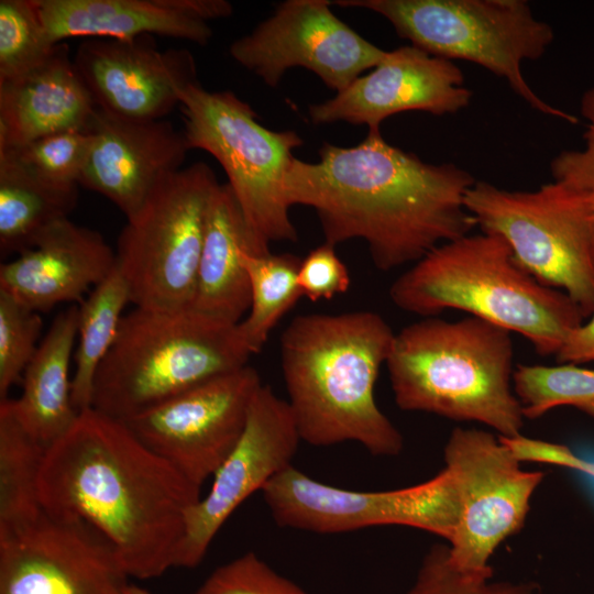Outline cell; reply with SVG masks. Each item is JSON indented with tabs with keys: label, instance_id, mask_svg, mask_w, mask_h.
I'll list each match as a JSON object with an SVG mask.
<instances>
[{
	"label": "cell",
	"instance_id": "cell-14",
	"mask_svg": "<svg viewBox=\"0 0 594 594\" xmlns=\"http://www.w3.org/2000/svg\"><path fill=\"white\" fill-rule=\"evenodd\" d=\"M262 385L256 370L248 364L123 422L148 449L201 488L241 438Z\"/></svg>",
	"mask_w": 594,
	"mask_h": 594
},
{
	"label": "cell",
	"instance_id": "cell-26",
	"mask_svg": "<svg viewBox=\"0 0 594 594\" xmlns=\"http://www.w3.org/2000/svg\"><path fill=\"white\" fill-rule=\"evenodd\" d=\"M128 302H131L129 285L116 264L109 276L78 306L72 397L79 413L91 407L96 373L114 343Z\"/></svg>",
	"mask_w": 594,
	"mask_h": 594
},
{
	"label": "cell",
	"instance_id": "cell-29",
	"mask_svg": "<svg viewBox=\"0 0 594 594\" xmlns=\"http://www.w3.org/2000/svg\"><path fill=\"white\" fill-rule=\"evenodd\" d=\"M513 388L525 418H539L559 406L574 407L594 418V369L574 363L519 364Z\"/></svg>",
	"mask_w": 594,
	"mask_h": 594
},
{
	"label": "cell",
	"instance_id": "cell-11",
	"mask_svg": "<svg viewBox=\"0 0 594 594\" xmlns=\"http://www.w3.org/2000/svg\"><path fill=\"white\" fill-rule=\"evenodd\" d=\"M262 494L279 527L317 534L396 525L450 541L460 517L455 480L446 468L414 486L365 492L328 485L290 465Z\"/></svg>",
	"mask_w": 594,
	"mask_h": 594
},
{
	"label": "cell",
	"instance_id": "cell-25",
	"mask_svg": "<svg viewBox=\"0 0 594 594\" xmlns=\"http://www.w3.org/2000/svg\"><path fill=\"white\" fill-rule=\"evenodd\" d=\"M77 199V187L51 186L0 162L1 254L18 255L31 248L47 229L68 218Z\"/></svg>",
	"mask_w": 594,
	"mask_h": 594
},
{
	"label": "cell",
	"instance_id": "cell-18",
	"mask_svg": "<svg viewBox=\"0 0 594 594\" xmlns=\"http://www.w3.org/2000/svg\"><path fill=\"white\" fill-rule=\"evenodd\" d=\"M472 95L453 61L405 45L387 52L371 73L331 99L311 105L309 117L315 124L343 121L380 131L384 120L400 112L457 113L469 106Z\"/></svg>",
	"mask_w": 594,
	"mask_h": 594
},
{
	"label": "cell",
	"instance_id": "cell-2",
	"mask_svg": "<svg viewBox=\"0 0 594 594\" xmlns=\"http://www.w3.org/2000/svg\"><path fill=\"white\" fill-rule=\"evenodd\" d=\"M38 496L45 509L98 529L139 580L175 568L187 514L202 497L123 421L91 407L46 449Z\"/></svg>",
	"mask_w": 594,
	"mask_h": 594
},
{
	"label": "cell",
	"instance_id": "cell-17",
	"mask_svg": "<svg viewBox=\"0 0 594 594\" xmlns=\"http://www.w3.org/2000/svg\"><path fill=\"white\" fill-rule=\"evenodd\" d=\"M73 59L97 109L128 120H164L199 82L193 54L162 51L153 35L84 38Z\"/></svg>",
	"mask_w": 594,
	"mask_h": 594
},
{
	"label": "cell",
	"instance_id": "cell-16",
	"mask_svg": "<svg viewBox=\"0 0 594 594\" xmlns=\"http://www.w3.org/2000/svg\"><path fill=\"white\" fill-rule=\"evenodd\" d=\"M301 441L287 400L271 386L257 391L244 431L213 474L210 491L193 506L175 568H195L237 508L292 465Z\"/></svg>",
	"mask_w": 594,
	"mask_h": 594
},
{
	"label": "cell",
	"instance_id": "cell-32",
	"mask_svg": "<svg viewBox=\"0 0 594 594\" xmlns=\"http://www.w3.org/2000/svg\"><path fill=\"white\" fill-rule=\"evenodd\" d=\"M42 328L38 312L0 290V399L21 383L37 351Z\"/></svg>",
	"mask_w": 594,
	"mask_h": 594
},
{
	"label": "cell",
	"instance_id": "cell-10",
	"mask_svg": "<svg viewBox=\"0 0 594 594\" xmlns=\"http://www.w3.org/2000/svg\"><path fill=\"white\" fill-rule=\"evenodd\" d=\"M179 108L189 148L204 150L219 162L255 235L268 245L297 241L284 180L301 138L263 127L235 94L209 91L199 82L182 92Z\"/></svg>",
	"mask_w": 594,
	"mask_h": 594
},
{
	"label": "cell",
	"instance_id": "cell-36",
	"mask_svg": "<svg viewBox=\"0 0 594 594\" xmlns=\"http://www.w3.org/2000/svg\"><path fill=\"white\" fill-rule=\"evenodd\" d=\"M334 248L324 242L311 250L300 262L298 286L302 296L311 301L331 299L350 288L349 270L337 255Z\"/></svg>",
	"mask_w": 594,
	"mask_h": 594
},
{
	"label": "cell",
	"instance_id": "cell-27",
	"mask_svg": "<svg viewBox=\"0 0 594 594\" xmlns=\"http://www.w3.org/2000/svg\"><path fill=\"white\" fill-rule=\"evenodd\" d=\"M45 451L20 422L12 399H0V529L41 510L38 480Z\"/></svg>",
	"mask_w": 594,
	"mask_h": 594
},
{
	"label": "cell",
	"instance_id": "cell-24",
	"mask_svg": "<svg viewBox=\"0 0 594 594\" xmlns=\"http://www.w3.org/2000/svg\"><path fill=\"white\" fill-rule=\"evenodd\" d=\"M78 306L53 320L22 376L21 395L12 399L16 417L46 449L75 422L79 411L72 397L69 367L78 330Z\"/></svg>",
	"mask_w": 594,
	"mask_h": 594
},
{
	"label": "cell",
	"instance_id": "cell-33",
	"mask_svg": "<svg viewBox=\"0 0 594 594\" xmlns=\"http://www.w3.org/2000/svg\"><path fill=\"white\" fill-rule=\"evenodd\" d=\"M406 594H541L536 582L494 581L458 571L450 562L449 548L435 544L425 554Z\"/></svg>",
	"mask_w": 594,
	"mask_h": 594
},
{
	"label": "cell",
	"instance_id": "cell-40",
	"mask_svg": "<svg viewBox=\"0 0 594 594\" xmlns=\"http://www.w3.org/2000/svg\"><path fill=\"white\" fill-rule=\"evenodd\" d=\"M585 474L591 475V476L594 477V464L593 463H588L587 469L585 471Z\"/></svg>",
	"mask_w": 594,
	"mask_h": 594
},
{
	"label": "cell",
	"instance_id": "cell-3",
	"mask_svg": "<svg viewBox=\"0 0 594 594\" xmlns=\"http://www.w3.org/2000/svg\"><path fill=\"white\" fill-rule=\"evenodd\" d=\"M395 332L373 311L297 316L280 337L287 403L302 441L356 442L396 457L404 438L378 408L374 387Z\"/></svg>",
	"mask_w": 594,
	"mask_h": 594
},
{
	"label": "cell",
	"instance_id": "cell-6",
	"mask_svg": "<svg viewBox=\"0 0 594 594\" xmlns=\"http://www.w3.org/2000/svg\"><path fill=\"white\" fill-rule=\"evenodd\" d=\"M238 324L194 309L135 307L96 373L91 408L125 421L211 377L248 365Z\"/></svg>",
	"mask_w": 594,
	"mask_h": 594
},
{
	"label": "cell",
	"instance_id": "cell-19",
	"mask_svg": "<svg viewBox=\"0 0 594 594\" xmlns=\"http://www.w3.org/2000/svg\"><path fill=\"white\" fill-rule=\"evenodd\" d=\"M79 185L112 201L129 219L166 175L182 168L190 150L167 120L134 121L97 109Z\"/></svg>",
	"mask_w": 594,
	"mask_h": 594
},
{
	"label": "cell",
	"instance_id": "cell-15",
	"mask_svg": "<svg viewBox=\"0 0 594 594\" xmlns=\"http://www.w3.org/2000/svg\"><path fill=\"white\" fill-rule=\"evenodd\" d=\"M327 0H287L248 35L233 41L231 57L267 86L302 67L338 92L387 55L348 26Z\"/></svg>",
	"mask_w": 594,
	"mask_h": 594
},
{
	"label": "cell",
	"instance_id": "cell-21",
	"mask_svg": "<svg viewBox=\"0 0 594 594\" xmlns=\"http://www.w3.org/2000/svg\"><path fill=\"white\" fill-rule=\"evenodd\" d=\"M54 44L72 37L161 35L206 45L209 21L232 13L224 0H35Z\"/></svg>",
	"mask_w": 594,
	"mask_h": 594
},
{
	"label": "cell",
	"instance_id": "cell-20",
	"mask_svg": "<svg viewBox=\"0 0 594 594\" xmlns=\"http://www.w3.org/2000/svg\"><path fill=\"white\" fill-rule=\"evenodd\" d=\"M116 252L97 231L68 218L0 265V290L36 312L63 302H81L116 267Z\"/></svg>",
	"mask_w": 594,
	"mask_h": 594
},
{
	"label": "cell",
	"instance_id": "cell-34",
	"mask_svg": "<svg viewBox=\"0 0 594 594\" xmlns=\"http://www.w3.org/2000/svg\"><path fill=\"white\" fill-rule=\"evenodd\" d=\"M193 594H308L249 551L215 569Z\"/></svg>",
	"mask_w": 594,
	"mask_h": 594
},
{
	"label": "cell",
	"instance_id": "cell-12",
	"mask_svg": "<svg viewBox=\"0 0 594 594\" xmlns=\"http://www.w3.org/2000/svg\"><path fill=\"white\" fill-rule=\"evenodd\" d=\"M444 462L458 487L460 517L449 541V559L460 572L493 576L490 559L525 525L542 471H526L499 438L457 427L444 447Z\"/></svg>",
	"mask_w": 594,
	"mask_h": 594
},
{
	"label": "cell",
	"instance_id": "cell-31",
	"mask_svg": "<svg viewBox=\"0 0 594 594\" xmlns=\"http://www.w3.org/2000/svg\"><path fill=\"white\" fill-rule=\"evenodd\" d=\"M55 46L35 0H0V79L31 69Z\"/></svg>",
	"mask_w": 594,
	"mask_h": 594
},
{
	"label": "cell",
	"instance_id": "cell-7",
	"mask_svg": "<svg viewBox=\"0 0 594 594\" xmlns=\"http://www.w3.org/2000/svg\"><path fill=\"white\" fill-rule=\"evenodd\" d=\"M384 16L402 38L444 59L475 63L503 78L531 109L576 124L529 86L526 61L542 57L554 40L550 24L535 18L525 0H338Z\"/></svg>",
	"mask_w": 594,
	"mask_h": 594
},
{
	"label": "cell",
	"instance_id": "cell-39",
	"mask_svg": "<svg viewBox=\"0 0 594 594\" xmlns=\"http://www.w3.org/2000/svg\"><path fill=\"white\" fill-rule=\"evenodd\" d=\"M591 246H592V253L594 256V207H593L592 221H591Z\"/></svg>",
	"mask_w": 594,
	"mask_h": 594
},
{
	"label": "cell",
	"instance_id": "cell-30",
	"mask_svg": "<svg viewBox=\"0 0 594 594\" xmlns=\"http://www.w3.org/2000/svg\"><path fill=\"white\" fill-rule=\"evenodd\" d=\"M88 131H65L0 150V162L51 186L79 185L91 145Z\"/></svg>",
	"mask_w": 594,
	"mask_h": 594
},
{
	"label": "cell",
	"instance_id": "cell-37",
	"mask_svg": "<svg viewBox=\"0 0 594 594\" xmlns=\"http://www.w3.org/2000/svg\"><path fill=\"white\" fill-rule=\"evenodd\" d=\"M556 358L559 363L594 362V309L587 321L571 331Z\"/></svg>",
	"mask_w": 594,
	"mask_h": 594
},
{
	"label": "cell",
	"instance_id": "cell-38",
	"mask_svg": "<svg viewBox=\"0 0 594 594\" xmlns=\"http://www.w3.org/2000/svg\"><path fill=\"white\" fill-rule=\"evenodd\" d=\"M128 592H129V594H152L147 590H145L144 587H141V586H138V585H134V584L130 585Z\"/></svg>",
	"mask_w": 594,
	"mask_h": 594
},
{
	"label": "cell",
	"instance_id": "cell-5",
	"mask_svg": "<svg viewBox=\"0 0 594 594\" xmlns=\"http://www.w3.org/2000/svg\"><path fill=\"white\" fill-rule=\"evenodd\" d=\"M512 332L466 316L426 317L395 332L386 361L396 405L454 421H475L501 437L521 435L513 388Z\"/></svg>",
	"mask_w": 594,
	"mask_h": 594
},
{
	"label": "cell",
	"instance_id": "cell-35",
	"mask_svg": "<svg viewBox=\"0 0 594 594\" xmlns=\"http://www.w3.org/2000/svg\"><path fill=\"white\" fill-rule=\"evenodd\" d=\"M580 112L586 120L584 147L560 152L550 163L553 182L582 193H594V87L580 99Z\"/></svg>",
	"mask_w": 594,
	"mask_h": 594
},
{
	"label": "cell",
	"instance_id": "cell-4",
	"mask_svg": "<svg viewBox=\"0 0 594 594\" xmlns=\"http://www.w3.org/2000/svg\"><path fill=\"white\" fill-rule=\"evenodd\" d=\"M389 297L399 309L424 318L465 311L521 334L542 356H556L585 319L564 292L537 280L503 238L486 232L431 250L394 280Z\"/></svg>",
	"mask_w": 594,
	"mask_h": 594
},
{
	"label": "cell",
	"instance_id": "cell-8",
	"mask_svg": "<svg viewBox=\"0 0 594 594\" xmlns=\"http://www.w3.org/2000/svg\"><path fill=\"white\" fill-rule=\"evenodd\" d=\"M465 208L482 232L509 245L516 262L540 283L564 292L587 318L594 309L591 221L594 193L551 182L507 190L476 180Z\"/></svg>",
	"mask_w": 594,
	"mask_h": 594
},
{
	"label": "cell",
	"instance_id": "cell-23",
	"mask_svg": "<svg viewBox=\"0 0 594 594\" xmlns=\"http://www.w3.org/2000/svg\"><path fill=\"white\" fill-rule=\"evenodd\" d=\"M243 250L271 252L249 227L231 187L219 185L208 208L191 309L231 324L242 320L251 305Z\"/></svg>",
	"mask_w": 594,
	"mask_h": 594
},
{
	"label": "cell",
	"instance_id": "cell-13",
	"mask_svg": "<svg viewBox=\"0 0 594 594\" xmlns=\"http://www.w3.org/2000/svg\"><path fill=\"white\" fill-rule=\"evenodd\" d=\"M112 543L86 520L41 510L0 529V594H129Z\"/></svg>",
	"mask_w": 594,
	"mask_h": 594
},
{
	"label": "cell",
	"instance_id": "cell-22",
	"mask_svg": "<svg viewBox=\"0 0 594 594\" xmlns=\"http://www.w3.org/2000/svg\"><path fill=\"white\" fill-rule=\"evenodd\" d=\"M97 111L69 47L56 44L40 64L0 79V150L65 131H87Z\"/></svg>",
	"mask_w": 594,
	"mask_h": 594
},
{
	"label": "cell",
	"instance_id": "cell-28",
	"mask_svg": "<svg viewBox=\"0 0 594 594\" xmlns=\"http://www.w3.org/2000/svg\"><path fill=\"white\" fill-rule=\"evenodd\" d=\"M300 262L288 253L258 255L242 251L251 305L238 328L252 354L262 350L277 322L302 297L297 280Z\"/></svg>",
	"mask_w": 594,
	"mask_h": 594
},
{
	"label": "cell",
	"instance_id": "cell-9",
	"mask_svg": "<svg viewBox=\"0 0 594 594\" xmlns=\"http://www.w3.org/2000/svg\"><path fill=\"white\" fill-rule=\"evenodd\" d=\"M219 185L212 168L196 162L163 177L141 209L127 219L116 261L135 307L191 308L208 208Z\"/></svg>",
	"mask_w": 594,
	"mask_h": 594
},
{
	"label": "cell",
	"instance_id": "cell-1",
	"mask_svg": "<svg viewBox=\"0 0 594 594\" xmlns=\"http://www.w3.org/2000/svg\"><path fill=\"white\" fill-rule=\"evenodd\" d=\"M319 157L293 158L284 180L287 204L311 207L327 243L364 240L381 271L414 264L476 226L464 204L476 182L468 170L424 162L381 131L350 147L323 143Z\"/></svg>",
	"mask_w": 594,
	"mask_h": 594
}]
</instances>
